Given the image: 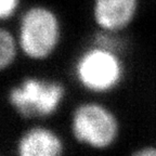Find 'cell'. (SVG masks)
Here are the masks:
<instances>
[{
  "instance_id": "obj_8",
  "label": "cell",
  "mask_w": 156,
  "mask_h": 156,
  "mask_svg": "<svg viewBox=\"0 0 156 156\" xmlns=\"http://www.w3.org/2000/svg\"><path fill=\"white\" fill-rule=\"evenodd\" d=\"M20 0H0V20L11 17L19 7Z\"/></svg>"
},
{
  "instance_id": "obj_6",
  "label": "cell",
  "mask_w": 156,
  "mask_h": 156,
  "mask_svg": "<svg viewBox=\"0 0 156 156\" xmlns=\"http://www.w3.org/2000/svg\"><path fill=\"white\" fill-rule=\"evenodd\" d=\"M64 147L61 136L44 127L29 129L17 143V151L22 156H58L63 153Z\"/></svg>"
},
{
  "instance_id": "obj_10",
  "label": "cell",
  "mask_w": 156,
  "mask_h": 156,
  "mask_svg": "<svg viewBox=\"0 0 156 156\" xmlns=\"http://www.w3.org/2000/svg\"><path fill=\"white\" fill-rule=\"evenodd\" d=\"M128 33H129L130 37H131V40H132V44H133V48L136 49V51L138 52V53H140V54H141L142 52H143L144 50H145L146 46H147V44H146V46H143V44H140V42L138 41V40H136V38H134V37H133V35L131 34V32H130V30H129V32H128ZM154 42H155V41H154Z\"/></svg>"
},
{
  "instance_id": "obj_9",
  "label": "cell",
  "mask_w": 156,
  "mask_h": 156,
  "mask_svg": "<svg viewBox=\"0 0 156 156\" xmlns=\"http://www.w3.org/2000/svg\"><path fill=\"white\" fill-rule=\"evenodd\" d=\"M132 156H156V143H143L130 153Z\"/></svg>"
},
{
  "instance_id": "obj_5",
  "label": "cell",
  "mask_w": 156,
  "mask_h": 156,
  "mask_svg": "<svg viewBox=\"0 0 156 156\" xmlns=\"http://www.w3.org/2000/svg\"><path fill=\"white\" fill-rule=\"evenodd\" d=\"M143 0H90L89 15L93 28L127 33L136 24Z\"/></svg>"
},
{
  "instance_id": "obj_2",
  "label": "cell",
  "mask_w": 156,
  "mask_h": 156,
  "mask_svg": "<svg viewBox=\"0 0 156 156\" xmlns=\"http://www.w3.org/2000/svg\"><path fill=\"white\" fill-rule=\"evenodd\" d=\"M73 75L88 94L110 100L126 83L128 63L119 52L87 41L74 61Z\"/></svg>"
},
{
  "instance_id": "obj_1",
  "label": "cell",
  "mask_w": 156,
  "mask_h": 156,
  "mask_svg": "<svg viewBox=\"0 0 156 156\" xmlns=\"http://www.w3.org/2000/svg\"><path fill=\"white\" fill-rule=\"evenodd\" d=\"M74 140L94 152H118L124 136V122L106 99L91 97L76 105L71 116Z\"/></svg>"
},
{
  "instance_id": "obj_7",
  "label": "cell",
  "mask_w": 156,
  "mask_h": 156,
  "mask_svg": "<svg viewBox=\"0 0 156 156\" xmlns=\"http://www.w3.org/2000/svg\"><path fill=\"white\" fill-rule=\"evenodd\" d=\"M16 55V44L8 30L0 28V71L7 68L14 61Z\"/></svg>"
},
{
  "instance_id": "obj_11",
  "label": "cell",
  "mask_w": 156,
  "mask_h": 156,
  "mask_svg": "<svg viewBox=\"0 0 156 156\" xmlns=\"http://www.w3.org/2000/svg\"><path fill=\"white\" fill-rule=\"evenodd\" d=\"M130 32H131V34H132V35H133V37H134V38H136V40H138V41H139V42H140V44H143V46H146V44H149V42H147V44H146V42H144V41H142V40H140V39H139V38H138V37H136V35H134V34H133V32H132V28H131V29H130Z\"/></svg>"
},
{
  "instance_id": "obj_3",
  "label": "cell",
  "mask_w": 156,
  "mask_h": 156,
  "mask_svg": "<svg viewBox=\"0 0 156 156\" xmlns=\"http://www.w3.org/2000/svg\"><path fill=\"white\" fill-rule=\"evenodd\" d=\"M61 22L52 10L34 7L23 15L20 46L28 58L41 60L51 55L61 41Z\"/></svg>"
},
{
  "instance_id": "obj_4",
  "label": "cell",
  "mask_w": 156,
  "mask_h": 156,
  "mask_svg": "<svg viewBox=\"0 0 156 156\" xmlns=\"http://www.w3.org/2000/svg\"><path fill=\"white\" fill-rule=\"evenodd\" d=\"M66 97L61 81L27 78L10 91L9 101L25 118L47 117L60 108Z\"/></svg>"
}]
</instances>
